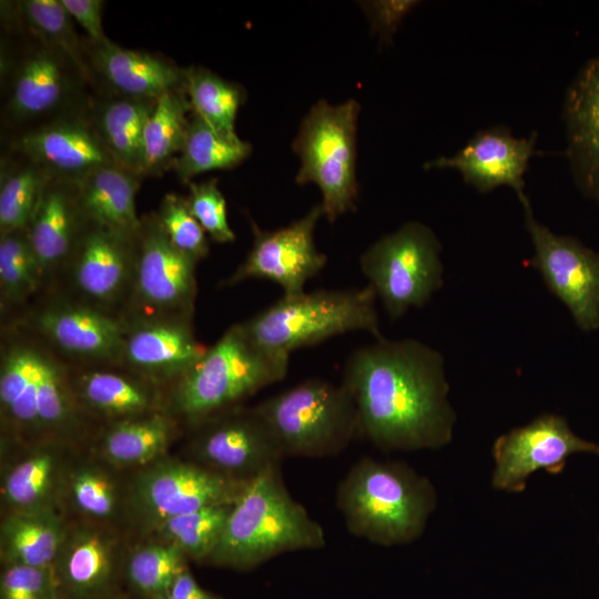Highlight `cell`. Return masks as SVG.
I'll return each instance as SVG.
<instances>
[{"instance_id": "f546056e", "label": "cell", "mask_w": 599, "mask_h": 599, "mask_svg": "<svg viewBox=\"0 0 599 599\" xmlns=\"http://www.w3.org/2000/svg\"><path fill=\"white\" fill-rule=\"evenodd\" d=\"M156 100L92 93L90 115L115 165L143 179V132Z\"/></svg>"}, {"instance_id": "4dcf8cb0", "label": "cell", "mask_w": 599, "mask_h": 599, "mask_svg": "<svg viewBox=\"0 0 599 599\" xmlns=\"http://www.w3.org/2000/svg\"><path fill=\"white\" fill-rule=\"evenodd\" d=\"M142 179L110 164L73 181L87 221L129 236H136L141 217L135 194Z\"/></svg>"}, {"instance_id": "8d00e7d4", "label": "cell", "mask_w": 599, "mask_h": 599, "mask_svg": "<svg viewBox=\"0 0 599 599\" xmlns=\"http://www.w3.org/2000/svg\"><path fill=\"white\" fill-rule=\"evenodd\" d=\"M187 558L174 544L153 538L128 550L124 578L144 599H166Z\"/></svg>"}, {"instance_id": "f1b7e54d", "label": "cell", "mask_w": 599, "mask_h": 599, "mask_svg": "<svg viewBox=\"0 0 599 599\" xmlns=\"http://www.w3.org/2000/svg\"><path fill=\"white\" fill-rule=\"evenodd\" d=\"M184 428L166 410L101 426L91 450L113 467L138 469L166 455Z\"/></svg>"}, {"instance_id": "8992f818", "label": "cell", "mask_w": 599, "mask_h": 599, "mask_svg": "<svg viewBox=\"0 0 599 599\" xmlns=\"http://www.w3.org/2000/svg\"><path fill=\"white\" fill-rule=\"evenodd\" d=\"M288 365L290 356L261 347L234 324L165 388V409L186 430L281 382Z\"/></svg>"}, {"instance_id": "7a4b0ae2", "label": "cell", "mask_w": 599, "mask_h": 599, "mask_svg": "<svg viewBox=\"0 0 599 599\" xmlns=\"http://www.w3.org/2000/svg\"><path fill=\"white\" fill-rule=\"evenodd\" d=\"M0 420L1 444L59 439L81 446L98 433L77 402L69 363L13 321L1 326Z\"/></svg>"}, {"instance_id": "e0dca14e", "label": "cell", "mask_w": 599, "mask_h": 599, "mask_svg": "<svg viewBox=\"0 0 599 599\" xmlns=\"http://www.w3.org/2000/svg\"><path fill=\"white\" fill-rule=\"evenodd\" d=\"M324 216L321 204L287 226L266 231L251 220L253 243L244 261L220 287L237 285L250 278H266L278 284L283 296L305 292V284L326 265L327 257L314 241V231Z\"/></svg>"}, {"instance_id": "4316f807", "label": "cell", "mask_w": 599, "mask_h": 599, "mask_svg": "<svg viewBox=\"0 0 599 599\" xmlns=\"http://www.w3.org/2000/svg\"><path fill=\"white\" fill-rule=\"evenodd\" d=\"M85 223L74 182L52 177L27 227L41 270L42 293L57 282Z\"/></svg>"}, {"instance_id": "5bb4252c", "label": "cell", "mask_w": 599, "mask_h": 599, "mask_svg": "<svg viewBox=\"0 0 599 599\" xmlns=\"http://www.w3.org/2000/svg\"><path fill=\"white\" fill-rule=\"evenodd\" d=\"M136 236L87 221L63 271L45 292L121 318L133 284Z\"/></svg>"}, {"instance_id": "7c38bea8", "label": "cell", "mask_w": 599, "mask_h": 599, "mask_svg": "<svg viewBox=\"0 0 599 599\" xmlns=\"http://www.w3.org/2000/svg\"><path fill=\"white\" fill-rule=\"evenodd\" d=\"M9 321L30 329L72 365L121 366L124 321L58 292L41 293Z\"/></svg>"}, {"instance_id": "bcb514c9", "label": "cell", "mask_w": 599, "mask_h": 599, "mask_svg": "<svg viewBox=\"0 0 599 599\" xmlns=\"http://www.w3.org/2000/svg\"><path fill=\"white\" fill-rule=\"evenodd\" d=\"M166 599H221L217 595L202 588L189 568L175 579Z\"/></svg>"}, {"instance_id": "ac0fdd59", "label": "cell", "mask_w": 599, "mask_h": 599, "mask_svg": "<svg viewBox=\"0 0 599 599\" xmlns=\"http://www.w3.org/2000/svg\"><path fill=\"white\" fill-rule=\"evenodd\" d=\"M494 488L521 493L529 476L538 470L562 471L573 454L599 456V443L579 437L567 419L556 414H542L530 423L500 435L493 445Z\"/></svg>"}, {"instance_id": "484cf974", "label": "cell", "mask_w": 599, "mask_h": 599, "mask_svg": "<svg viewBox=\"0 0 599 599\" xmlns=\"http://www.w3.org/2000/svg\"><path fill=\"white\" fill-rule=\"evenodd\" d=\"M562 119L575 184L599 204V53L582 64L569 84Z\"/></svg>"}, {"instance_id": "ab89813d", "label": "cell", "mask_w": 599, "mask_h": 599, "mask_svg": "<svg viewBox=\"0 0 599 599\" xmlns=\"http://www.w3.org/2000/svg\"><path fill=\"white\" fill-rule=\"evenodd\" d=\"M234 504L209 506L165 520L151 534L204 564L219 545Z\"/></svg>"}, {"instance_id": "d590c367", "label": "cell", "mask_w": 599, "mask_h": 599, "mask_svg": "<svg viewBox=\"0 0 599 599\" xmlns=\"http://www.w3.org/2000/svg\"><path fill=\"white\" fill-rule=\"evenodd\" d=\"M251 152L250 143L221 134L192 113L173 169L180 181L187 184L206 171L226 170L241 164Z\"/></svg>"}, {"instance_id": "b9f144b4", "label": "cell", "mask_w": 599, "mask_h": 599, "mask_svg": "<svg viewBox=\"0 0 599 599\" xmlns=\"http://www.w3.org/2000/svg\"><path fill=\"white\" fill-rule=\"evenodd\" d=\"M185 196L190 212L200 223L206 235L216 243L235 241L227 220L226 200L217 185L216 179L187 183Z\"/></svg>"}, {"instance_id": "5b68a950", "label": "cell", "mask_w": 599, "mask_h": 599, "mask_svg": "<svg viewBox=\"0 0 599 599\" xmlns=\"http://www.w3.org/2000/svg\"><path fill=\"white\" fill-rule=\"evenodd\" d=\"M336 505L352 535L388 547L424 532L436 493L428 478L404 463L364 457L338 484Z\"/></svg>"}, {"instance_id": "cb8c5ba5", "label": "cell", "mask_w": 599, "mask_h": 599, "mask_svg": "<svg viewBox=\"0 0 599 599\" xmlns=\"http://www.w3.org/2000/svg\"><path fill=\"white\" fill-rule=\"evenodd\" d=\"M84 42L93 93L158 100L167 92L185 90V68L163 55L126 49L111 40Z\"/></svg>"}, {"instance_id": "3957f363", "label": "cell", "mask_w": 599, "mask_h": 599, "mask_svg": "<svg viewBox=\"0 0 599 599\" xmlns=\"http://www.w3.org/2000/svg\"><path fill=\"white\" fill-rule=\"evenodd\" d=\"M1 128L4 135L85 108L92 89L62 51L27 28L1 2Z\"/></svg>"}, {"instance_id": "ffe728a7", "label": "cell", "mask_w": 599, "mask_h": 599, "mask_svg": "<svg viewBox=\"0 0 599 599\" xmlns=\"http://www.w3.org/2000/svg\"><path fill=\"white\" fill-rule=\"evenodd\" d=\"M4 136V151L31 160L54 177L75 181L99 167L115 165L93 124L90 103Z\"/></svg>"}, {"instance_id": "60d3db41", "label": "cell", "mask_w": 599, "mask_h": 599, "mask_svg": "<svg viewBox=\"0 0 599 599\" xmlns=\"http://www.w3.org/2000/svg\"><path fill=\"white\" fill-rule=\"evenodd\" d=\"M155 213L173 246L197 262L209 255L207 235L190 212L185 196L166 194Z\"/></svg>"}, {"instance_id": "52a82bcc", "label": "cell", "mask_w": 599, "mask_h": 599, "mask_svg": "<svg viewBox=\"0 0 599 599\" xmlns=\"http://www.w3.org/2000/svg\"><path fill=\"white\" fill-rule=\"evenodd\" d=\"M376 300L369 285L303 292L282 296L242 325L257 345L287 356L348 332H367L379 339L383 335Z\"/></svg>"}, {"instance_id": "8fae6325", "label": "cell", "mask_w": 599, "mask_h": 599, "mask_svg": "<svg viewBox=\"0 0 599 599\" xmlns=\"http://www.w3.org/2000/svg\"><path fill=\"white\" fill-rule=\"evenodd\" d=\"M248 483L165 455L134 469L129 477L128 518L151 534L167 519L209 506L235 504Z\"/></svg>"}, {"instance_id": "f35d334b", "label": "cell", "mask_w": 599, "mask_h": 599, "mask_svg": "<svg viewBox=\"0 0 599 599\" xmlns=\"http://www.w3.org/2000/svg\"><path fill=\"white\" fill-rule=\"evenodd\" d=\"M8 3L27 28L68 55L91 87L84 39L75 32L73 20L61 0H20Z\"/></svg>"}, {"instance_id": "836d02e7", "label": "cell", "mask_w": 599, "mask_h": 599, "mask_svg": "<svg viewBox=\"0 0 599 599\" xmlns=\"http://www.w3.org/2000/svg\"><path fill=\"white\" fill-rule=\"evenodd\" d=\"M41 270L27 229L0 234V306L4 321L22 313L41 293Z\"/></svg>"}, {"instance_id": "7dc6e473", "label": "cell", "mask_w": 599, "mask_h": 599, "mask_svg": "<svg viewBox=\"0 0 599 599\" xmlns=\"http://www.w3.org/2000/svg\"><path fill=\"white\" fill-rule=\"evenodd\" d=\"M97 599H119L118 597H109V598H97Z\"/></svg>"}, {"instance_id": "d6a6232c", "label": "cell", "mask_w": 599, "mask_h": 599, "mask_svg": "<svg viewBox=\"0 0 599 599\" xmlns=\"http://www.w3.org/2000/svg\"><path fill=\"white\" fill-rule=\"evenodd\" d=\"M190 111L186 90L167 92L156 100L143 132V177L173 169L185 140Z\"/></svg>"}, {"instance_id": "7402d4cb", "label": "cell", "mask_w": 599, "mask_h": 599, "mask_svg": "<svg viewBox=\"0 0 599 599\" xmlns=\"http://www.w3.org/2000/svg\"><path fill=\"white\" fill-rule=\"evenodd\" d=\"M535 148V133L529 138H516L508 128L495 125L478 131L454 155L426 162L424 169L456 170L466 184L480 193L508 186L522 203L528 199L524 175L536 154Z\"/></svg>"}, {"instance_id": "74e56055", "label": "cell", "mask_w": 599, "mask_h": 599, "mask_svg": "<svg viewBox=\"0 0 599 599\" xmlns=\"http://www.w3.org/2000/svg\"><path fill=\"white\" fill-rule=\"evenodd\" d=\"M185 78L192 113L221 134L237 139L235 119L244 102V91L203 67L185 68Z\"/></svg>"}, {"instance_id": "83f0119b", "label": "cell", "mask_w": 599, "mask_h": 599, "mask_svg": "<svg viewBox=\"0 0 599 599\" xmlns=\"http://www.w3.org/2000/svg\"><path fill=\"white\" fill-rule=\"evenodd\" d=\"M77 451L65 471L60 507L78 520L115 526L128 517V479L91 449L89 455Z\"/></svg>"}, {"instance_id": "7bdbcfd3", "label": "cell", "mask_w": 599, "mask_h": 599, "mask_svg": "<svg viewBox=\"0 0 599 599\" xmlns=\"http://www.w3.org/2000/svg\"><path fill=\"white\" fill-rule=\"evenodd\" d=\"M0 599H64L52 568L2 565Z\"/></svg>"}, {"instance_id": "9c48e42d", "label": "cell", "mask_w": 599, "mask_h": 599, "mask_svg": "<svg viewBox=\"0 0 599 599\" xmlns=\"http://www.w3.org/2000/svg\"><path fill=\"white\" fill-rule=\"evenodd\" d=\"M361 105L349 99L331 104L317 101L303 119L293 142L301 160L297 184L313 183L322 194L323 215L334 223L356 209V131Z\"/></svg>"}, {"instance_id": "ba28073f", "label": "cell", "mask_w": 599, "mask_h": 599, "mask_svg": "<svg viewBox=\"0 0 599 599\" xmlns=\"http://www.w3.org/2000/svg\"><path fill=\"white\" fill-rule=\"evenodd\" d=\"M285 457L334 456L358 436L353 398L342 385L305 379L254 406Z\"/></svg>"}, {"instance_id": "2e32d148", "label": "cell", "mask_w": 599, "mask_h": 599, "mask_svg": "<svg viewBox=\"0 0 599 599\" xmlns=\"http://www.w3.org/2000/svg\"><path fill=\"white\" fill-rule=\"evenodd\" d=\"M534 257L530 265L548 291L583 332L599 329V252L570 235L554 233L536 220L529 201L521 203Z\"/></svg>"}, {"instance_id": "603a6c76", "label": "cell", "mask_w": 599, "mask_h": 599, "mask_svg": "<svg viewBox=\"0 0 599 599\" xmlns=\"http://www.w3.org/2000/svg\"><path fill=\"white\" fill-rule=\"evenodd\" d=\"M192 319L124 321L121 366L165 389L185 374L206 349L195 338Z\"/></svg>"}, {"instance_id": "ee69618b", "label": "cell", "mask_w": 599, "mask_h": 599, "mask_svg": "<svg viewBox=\"0 0 599 599\" xmlns=\"http://www.w3.org/2000/svg\"><path fill=\"white\" fill-rule=\"evenodd\" d=\"M418 3L419 1L415 0L368 2V4H366V12L370 18L373 29L378 33L380 41L389 42L403 19Z\"/></svg>"}, {"instance_id": "277c9868", "label": "cell", "mask_w": 599, "mask_h": 599, "mask_svg": "<svg viewBox=\"0 0 599 599\" xmlns=\"http://www.w3.org/2000/svg\"><path fill=\"white\" fill-rule=\"evenodd\" d=\"M325 544L324 529L291 496L281 465H274L247 484L204 564L248 570L278 555L316 550Z\"/></svg>"}, {"instance_id": "f6af8a7d", "label": "cell", "mask_w": 599, "mask_h": 599, "mask_svg": "<svg viewBox=\"0 0 599 599\" xmlns=\"http://www.w3.org/2000/svg\"><path fill=\"white\" fill-rule=\"evenodd\" d=\"M61 3L72 18L87 33V40L93 44L106 43L110 39L104 34L102 27L101 0H61Z\"/></svg>"}, {"instance_id": "6da1fadb", "label": "cell", "mask_w": 599, "mask_h": 599, "mask_svg": "<svg viewBox=\"0 0 599 599\" xmlns=\"http://www.w3.org/2000/svg\"><path fill=\"white\" fill-rule=\"evenodd\" d=\"M354 400L358 436L384 450L438 449L456 422L445 359L414 339L384 336L351 353L341 383Z\"/></svg>"}, {"instance_id": "e575fe53", "label": "cell", "mask_w": 599, "mask_h": 599, "mask_svg": "<svg viewBox=\"0 0 599 599\" xmlns=\"http://www.w3.org/2000/svg\"><path fill=\"white\" fill-rule=\"evenodd\" d=\"M52 177L31 160L4 151L0 165V234L28 227Z\"/></svg>"}, {"instance_id": "d4e9b609", "label": "cell", "mask_w": 599, "mask_h": 599, "mask_svg": "<svg viewBox=\"0 0 599 599\" xmlns=\"http://www.w3.org/2000/svg\"><path fill=\"white\" fill-rule=\"evenodd\" d=\"M69 365L77 402L99 427L166 410L165 389L123 366Z\"/></svg>"}, {"instance_id": "30bf717a", "label": "cell", "mask_w": 599, "mask_h": 599, "mask_svg": "<svg viewBox=\"0 0 599 599\" xmlns=\"http://www.w3.org/2000/svg\"><path fill=\"white\" fill-rule=\"evenodd\" d=\"M441 244L434 231L409 221L374 242L359 257L368 285L389 318L423 307L444 285Z\"/></svg>"}, {"instance_id": "44dd1931", "label": "cell", "mask_w": 599, "mask_h": 599, "mask_svg": "<svg viewBox=\"0 0 599 599\" xmlns=\"http://www.w3.org/2000/svg\"><path fill=\"white\" fill-rule=\"evenodd\" d=\"M78 448L59 439L1 444L2 515L60 510L65 471Z\"/></svg>"}, {"instance_id": "d6986e66", "label": "cell", "mask_w": 599, "mask_h": 599, "mask_svg": "<svg viewBox=\"0 0 599 599\" xmlns=\"http://www.w3.org/2000/svg\"><path fill=\"white\" fill-rule=\"evenodd\" d=\"M128 550L115 526L68 524L53 571L64 599L116 597Z\"/></svg>"}, {"instance_id": "1f68e13d", "label": "cell", "mask_w": 599, "mask_h": 599, "mask_svg": "<svg viewBox=\"0 0 599 599\" xmlns=\"http://www.w3.org/2000/svg\"><path fill=\"white\" fill-rule=\"evenodd\" d=\"M68 524L60 510L3 515L0 525L2 565L53 569Z\"/></svg>"}, {"instance_id": "9a60e30c", "label": "cell", "mask_w": 599, "mask_h": 599, "mask_svg": "<svg viewBox=\"0 0 599 599\" xmlns=\"http://www.w3.org/2000/svg\"><path fill=\"white\" fill-rule=\"evenodd\" d=\"M186 458L238 481H251L285 458L254 407L236 406L187 428Z\"/></svg>"}, {"instance_id": "4fadbf2b", "label": "cell", "mask_w": 599, "mask_h": 599, "mask_svg": "<svg viewBox=\"0 0 599 599\" xmlns=\"http://www.w3.org/2000/svg\"><path fill=\"white\" fill-rule=\"evenodd\" d=\"M197 263L173 246L155 212L141 216L133 284L121 319L193 317Z\"/></svg>"}]
</instances>
